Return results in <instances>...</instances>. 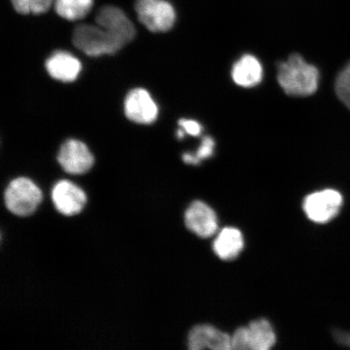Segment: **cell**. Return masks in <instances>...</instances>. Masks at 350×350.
<instances>
[{
    "label": "cell",
    "mask_w": 350,
    "mask_h": 350,
    "mask_svg": "<svg viewBox=\"0 0 350 350\" xmlns=\"http://www.w3.org/2000/svg\"><path fill=\"white\" fill-rule=\"evenodd\" d=\"M278 81L288 95L306 97L317 90L319 72L303 57L294 54L286 62L279 64Z\"/></svg>",
    "instance_id": "obj_1"
},
{
    "label": "cell",
    "mask_w": 350,
    "mask_h": 350,
    "mask_svg": "<svg viewBox=\"0 0 350 350\" xmlns=\"http://www.w3.org/2000/svg\"><path fill=\"white\" fill-rule=\"evenodd\" d=\"M72 42L77 49L92 57L115 55L124 46L98 25H80L74 29Z\"/></svg>",
    "instance_id": "obj_2"
},
{
    "label": "cell",
    "mask_w": 350,
    "mask_h": 350,
    "mask_svg": "<svg viewBox=\"0 0 350 350\" xmlns=\"http://www.w3.org/2000/svg\"><path fill=\"white\" fill-rule=\"evenodd\" d=\"M42 192L30 179L25 177L12 180L4 192L6 207L16 216L31 215L41 204Z\"/></svg>",
    "instance_id": "obj_3"
},
{
    "label": "cell",
    "mask_w": 350,
    "mask_h": 350,
    "mask_svg": "<svg viewBox=\"0 0 350 350\" xmlns=\"http://www.w3.org/2000/svg\"><path fill=\"white\" fill-rule=\"evenodd\" d=\"M135 10L141 23L153 33L169 31L176 19L174 7L165 0H137Z\"/></svg>",
    "instance_id": "obj_4"
},
{
    "label": "cell",
    "mask_w": 350,
    "mask_h": 350,
    "mask_svg": "<svg viewBox=\"0 0 350 350\" xmlns=\"http://www.w3.org/2000/svg\"><path fill=\"white\" fill-rule=\"evenodd\" d=\"M342 204V196L338 191L326 189L306 196L304 209L310 221L325 224L338 216Z\"/></svg>",
    "instance_id": "obj_5"
},
{
    "label": "cell",
    "mask_w": 350,
    "mask_h": 350,
    "mask_svg": "<svg viewBox=\"0 0 350 350\" xmlns=\"http://www.w3.org/2000/svg\"><path fill=\"white\" fill-rule=\"evenodd\" d=\"M58 161L65 172L83 174L93 167L94 157L85 144L77 139H68L60 147Z\"/></svg>",
    "instance_id": "obj_6"
},
{
    "label": "cell",
    "mask_w": 350,
    "mask_h": 350,
    "mask_svg": "<svg viewBox=\"0 0 350 350\" xmlns=\"http://www.w3.org/2000/svg\"><path fill=\"white\" fill-rule=\"evenodd\" d=\"M96 23L100 26L122 45L133 40L135 37V29L124 11L113 6L100 8L96 16Z\"/></svg>",
    "instance_id": "obj_7"
},
{
    "label": "cell",
    "mask_w": 350,
    "mask_h": 350,
    "mask_svg": "<svg viewBox=\"0 0 350 350\" xmlns=\"http://www.w3.org/2000/svg\"><path fill=\"white\" fill-rule=\"evenodd\" d=\"M126 118L139 124H151L159 116V108L148 92L144 89L131 90L124 102Z\"/></svg>",
    "instance_id": "obj_8"
},
{
    "label": "cell",
    "mask_w": 350,
    "mask_h": 350,
    "mask_svg": "<svg viewBox=\"0 0 350 350\" xmlns=\"http://www.w3.org/2000/svg\"><path fill=\"white\" fill-rule=\"evenodd\" d=\"M51 199L55 208L65 216H73L81 213L87 201L85 191L68 180L55 183L52 188Z\"/></svg>",
    "instance_id": "obj_9"
},
{
    "label": "cell",
    "mask_w": 350,
    "mask_h": 350,
    "mask_svg": "<svg viewBox=\"0 0 350 350\" xmlns=\"http://www.w3.org/2000/svg\"><path fill=\"white\" fill-rule=\"evenodd\" d=\"M185 220L187 228L200 238L211 237L218 228L215 212L203 201L196 200L190 204Z\"/></svg>",
    "instance_id": "obj_10"
},
{
    "label": "cell",
    "mask_w": 350,
    "mask_h": 350,
    "mask_svg": "<svg viewBox=\"0 0 350 350\" xmlns=\"http://www.w3.org/2000/svg\"><path fill=\"white\" fill-rule=\"evenodd\" d=\"M188 347L191 350H230L231 336L210 325H196L188 335Z\"/></svg>",
    "instance_id": "obj_11"
},
{
    "label": "cell",
    "mask_w": 350,
    "mask_h": 350,
    "mask_svg": "<svg viewBox=\"0 0 350 350\" xmlns=\"http://www.w3.org/2000/svg\"><path fill=\"white\" fill-rule=\"evenodd\" d=\"M46 68L52 78L62 82L76 81L81 72V63L67 51H56L46 62Z\"/></svg>",
    "instance_id": "obj_12"
},
{
    "label": "cell",
    "mask_w": 350,
    "mask_h": 350,
    "mask_svg": "<svg viewBox=\"0 0 350 350\" xmlns=\"http://www.w3.org/2000/svg\"><path fill=\"white\" fill-rule=\"evenodd\" d=\"M213 251L223 260L235 259L242 252L244 239L242 233L233 227H227L218 234L213 242Z\"/></svg>",
    "instance_id": "obj_13"
},
{
    "label": "cell",
    "mask_w": 350,
    "mask_h": 350,
    "mask_svg": "<svg viewBox=\"0 0 350 350\" xmlns=\"http://www.w3.org/2000/svg\"><path fill=\"white\" fill-rule=\"evenodd\" d=\"M262 77V68L259 60L251 55L242 57L232 69V78L241 87L252 88L257 85Z\"/></svg>",
    "instance_id": "obj_14"
},
{
    "label": "cell",
    "mask_w": 350,
    "mask_h": 350,
    "mask_svg": "<svg viewBox=\"0 0 350 350\" xmlns=\"http://www.w3.org/2000/svg\"><path fill=\"white\" fill-rule=\"evenodd\" d=\"M247 328L250 350H269L274 347L277 336L267 319H256L249 323Z\"/></svg>",
    "instance_id": "obj_15"
},
{
    "label": "cell",
    "mask_w": 350,
    "mask_h": 350,
    "mask_svg": "<svg viewBox=\"0 0 350 350\" xmlns=\"http://www.w3.org/2000/svg\"><path fill=\"white\" fill-rule=\"evenodd\" d=\"M94 0H55V10L65 20L85 18L93 7Z\"/></svg>",
    "instance_id": "obj_16"
},
{
    "label": "cell",
    "mask_w": 350,
    "mask_h": 350,
    "mask_svg": "<svg viewBox=\"0 0 350 350\" xmlns=\"http://www.w3.org/2000/svg\"><path fill=\"white\" fill-rule=\"evenodd\" d=\"M53 0H12L14 10L24 15H39L50 10Z\"/></svg>",
    "instance_id": "obj_17"
},
{
    "label": "cell",
    "mask_w": 350,
    "mask_h": 350,
    "mask_svg": "<svg viewBox=\"0 0 350 350\" xmlns=\"http://www.w3.org/2000/svg\"><path fill=\"white\" fill-rule=\"evenodd\" d=\"M214 146H215V143H214L213 139L211 137H205L202 139V143H201L200 147L197 150L196 154L185 153L183 155V160L187 164H199L200 161L206 159L213 155Z\"/></svg>",
    "instance_id": "obj_18"
},
{
    "label": "cell",
    "mask_w": 350,
    "mask_h": 350,
    "mask_svg": "<svg viewBox=\"0 0 350 350\" xmlns=\"http://www.w3.org/2000/svg\"><path fill=\"white\" fill-rule=\"evenodd\" d=\"M336 92L341 102L350 109V63L336 78Z\"/></svg>",
    "instance_id": "obj_19"
},
{
    "label": "cell",
    "mask_w": 350,
    "mask_h": 350,
    "mask_svg": "<svg viewBox=\"0 0 350 350\" xmlns=\"http://www.w3.org/2000/svg\"><path fill=\"white\" fill-rule=\"evenodd\" d=\"M231 349L250 350L249 348L247 328L241 327L231 336Z\"/></svg>",
    "instance_id": "obj_20"
},
{
    "label": "cell",
    "mask_w": 350,
    "mask_h": 350,
    "mask_svg": "<svg viewBox=\"0 0 350 350\" xmlns=\"http://www.w3.org/2000/svg\"><path fill=\"white\" fill-rule=\"evenodd\" d=\"M178 124L187 134L194 135V137L199 135L201 133V130H202L199 122L195 120L183 119L179 120Z\"/></svg>",
    "instance_id": "obj_21"
},
{
    "label": "cell",
    "mask_w": 350,
    "mask_h": 350,
    "mask_svg": "<svg viewBox=\"0 0 350 350\" xmlns=\"http://www.w3.org/2000/svg\"><path fill=\"white\" fill-rule=\"evenodd\" d=\"M335 338L339 343L350 347V334L343 332H336Z\"/></svg>",
    "instance_id": "obj_22"
},
{
    "label": "cell",
    "mask_w": 350,
    "mask_h": 350,
    "mask_svg": "<svg viewBox=\"0 0 350 350\" xmlns=\"http://www.w3.org/2000/svg\"><path fill=\"white\" fill-rule=\"evenodd\" d=\"M177 137L179 139L183 138V137H185V131H183V129H179L177 133Z\"/></svg>",
    "instance_id": "obj_23"
}]
</instances>
